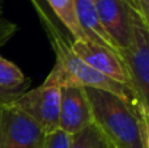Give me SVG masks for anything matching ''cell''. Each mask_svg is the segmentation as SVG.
Instances as JSON below:
<instances>
[{"instance_id":"30bf717a","label":"cell","mask_w":149,"mask_h":148,"mask_svg":"<svg viewBox=\"0 0 149 148\" xmlns=\"http://www.w3.org/2000/svg\"><path fill=\"white\" fill-rule=\"evenodd\" d=\"M29 85V79L10 60L0 55V88L7 92L22 93Z\"/></svg>"},{"instance_id":"e0dca14e","label":"cell","mask_w":149,"mask_h":148,"mask_svg":"<svg viewBox=\"0 0 149 148\" xmlns=\"http://www.w3.org/2000/svg\"><path fill=\"white\" fill-rule=\"evenodd\" d=\"M0 21H1V18H0Z\"/></svg>"},{"instance_id":"277c9868","label":"cell","mask_w":149,"mask_h":148,"mask_svg":"<svg viewBox=\"0 0 149 148\" xmlns=\"http://www.w3.org/2000/svg\"><path fill=\"white\" fill-rule=\"evenodd\" d=\"M149 31L144 21L135 22L132 28V39L128 47L120 50L130 77V85L137 93L145 106H148L149 94Z\"/></svg>"},{"instance_id":"8fae6325","label":"cell","mask_w":149,"mask_h":148,"mask_svg":"<svg viewBox=\"0 0 149 148\" xmlns=\"http://www.w3.org/2000/svg\"><path fill=\"white\" fill-rule=\"evenodd\" d=\"M71 148H115L106 136L93 125L71 136Z\"/></svg>"},{"instance_id":"7a4b0ae2","label":"cell","mask_w":149,"mask_h":148,"mask_svg":"<svg viewBox=\"0 0 149 148\" xmlns=\"http://www.w3.org/2000/svg\"><path fill=\"white\" fill-rule=\"evenodd\" d=\"M45 134L12 102L0 105V148H42Z\"/></svg>"},{"instance_id":"ba28073f","label":"cell","mask_w":149,"mask_h":148,"mask_svg":"<svg viewBox=\"0 0 149 148\" xmlns=\"http://www.w3.org/2000/svg\"><path fill=\"white\" fill-rule=\"evenodd\" d=\"M74 7H76L79 24L82 31L85 33V36L88 37V39L118 52L116 47L114 46L113 41L109 37V34L106 33L105 28L98 17L93 0H74Z\"/></svg>"},{"instance_id":"3957f363","label":"cell","mask_w":149,"mask_h":148,"mask_svg":"<svg viewBox=\"0 0 149 148\" xmlns=\"http://www.w3.org/2000/svg\"><path fill=\"white\" fill-rule=\"evenodd\" d=\"M13 104L29 115L41 127L45 135L59 130V87L43 81L37 88L22 92L13 100Z\"/></svg>"},{"instance_id":"5b68a950","label":"cell","mask_w":149,"mask_h":148,"mask_svg":"<svg viewBox=\"0 0 149 148\" xmlns=\"http://www.w3.org/2000/svg\"><path fill=\"white\" fill-rule=\"evenodd\" d=\"M93 3L106 33L118 52L128 47L135 22L144 21L136 7L130 0H93Z\"/></svg>"},{"instance_id":"2e32d148","label":"cell","mask_w":149,"mask_h":148,"mask_svg":"<svg viewBox=\"0 0 149 148\" xmlns=\"http://www.w3.org/2000/svg\"><path fill=\"white\" fill-rule=\"evenodd\" d=\"M0 16H3V1L0 0Z\"/></svg>"},{"instance_id":"ac0fdd59","label":"cell","mask_w":149,"mask_h":148,"mask_svg":"<svg viewBox=\"0 0 149 148\" xmlns=\"http://www.w3.org/2000/svg\"><path fill=\"white\" fill-rule=\"evenodd\" d=\"M0 18H1V16H0Z\"/></svg>"},{"instance_id":"52a82bcc","label":"cell","mask_w":149,"mask_h":148,"mask_svg":"<svg viewBox=\"0 0 149 148\" xmlns=\"http://www.w3.org/2000/svg\"><path fill=\"white\" fill-rule=\"evenodd\" d=\"M90 125H93V115L85 88L81 85L62 87L59 130L72 136Z\"/></svg>"},{"instance_id":"5bb4252c","label":"cell","mask_w":149,"mask_h":148,"mask_svg":"<svg viewBox=\"0 0 149 148\" xmlns=\"http://www.w3.org/2000/svg\"><path fill=\"white\" fill-rule=\"evenodd\" d=\"M21 93L18 92H7V91H3L0 88V105L1 104H7V102H12L16 97H18Z\"/></svg>"},{"instance_id":"9a60e30c","label":"cell","mask_w":149,"mask_h":148,"mask_svg":"<svg viewBox=\"0 0 149 148\" xmlns=\"http://www.w3.org/2000/svg\"><path fill=\"white\" fill-rule=\"evenodd\" d=\"M130 1H131V3H132V4H134V5H135V7H136V9H137V10H139V8H137V4H136V0H130ZM139 13H140V12H139ZM140 16H141V15H140ZM141 18H143V17H141Z\"/></svg>"},{"instance_id":"6da1fadb","label":"cell","mask_w":149,"mask_h":148,"mask_svg":"<svg viewBox=\"0 0 149 148\" xmlns=\"http://www.w3.org/2000/svg\"><path fill=\"white\" fill-rule=\"evenodd\" d=\"M85 88V87H84ZM93 123L115 148H149L148 118L110 92L85 88Z\"/></svg>"},{"instance_id":"8992f818","label":"cell","mask_w":149,"mask_h":148,"mask_svg":"<svg viewBox=\"0 0 149 148\" xmlns=\"http://www.w3.org/2000/svg\"><path fill=\"white\" fill-rule=\"evenodd\" d=\"M71 49L85 64L103 76L131 88L126 66L119 52L93 41H72ZM137 94V93H136Z\"/></svg>"},{"instance_id":"4fadbf2b","label":"cell","mask_w":149,"mask_h":148,"mask_svg":"<svg viewBox=\"0 0 149 148\" xmlns=\"http://www.w3.org/2000/svg\"><path fill=\"white\" fill-rule=\"evenodd\" d=\"M15 25L9 22H5L4 20L0 21V46L15 33Z\"/></svg>"},{"instance_id":"7c38bea8","label":"cell","mask_w":149,"mask_h":148,"mask_svg":"<svg viewBox=\"0 0 149 148\" xmlns=\"http://www.w3.org/2000/svg\"><path fill=\"white\" fill-rule=\"evenodd\" d=\"M42 148H71V135L62 130H56L45 136Z\"/></svg>"},{"instance_id":"9c48e42d","label":"cell","mask_w":149,"mask_h":148,"mask_svg":"<svg viewBox=\"0 0 149 148\" xmlns=\"http://www.w3.org/2000/svg\"><path fill=\"white\" fill-rule=\"evenodd\" d=\"M45 1L60 20V22L72 34L73 41H86L88 37L82 31L77 20L74 0H45Z\"/></svg>"}]
</instances>
